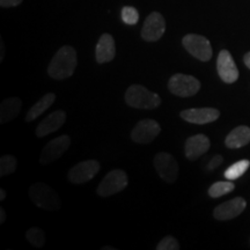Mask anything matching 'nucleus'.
I'll use <instances>...</instances> for the list:
<instances>
[{
	"label": "nucleus",
	"instance_id": "nucleus-4",
	"mask_svg": "<svg viewBox=\"0 0 250 250\" xmlns=\"http://www.w3.org/2000/svg\"><path fill=\"white\" fill-rule=\"evenodd\" d=\"M168 89L174 95L181 96V98H190L196 95L201 89V83L192 76L177 73L174 74L168 83Z\"/></svg>",
	"mask_w": 250,
	"mask_h": 250
},
{
	"label": "nucleus",
	"instance_id": "nucleus-3",
	"mask_svg": "<svg viewBox=\"0 0 250 250\" xmlns=\"http://www.w3.org/2000/svg\"><path fill=\"white\" fill-rule=\"evenodd\" d=\"M29 196L39 208L46 211H56L62 203L57 193L45 183H35L29 188Z\"/></svg>",
	"mask_w": 250,
	"mask_h": 250
},
{
	"label": "nucleus",
	"instance_id": "nucleus-21",
	"mask_svg": "<svg viewBox=\"0 0 250 250\" xmlns=\"http://www.w3.org/2000/svg\"><path fill=\"white\" fill-rule=\"evenodd\" d=\"M250 166L249 160H240L233 164L230 167H228L226 171H225V177L229 181H234L239 177H241L243 174L248 170Z\"/></svg>",
	"mask_w": 250,
	"mask_h": 250
},
{
	"label": "nucleus",
	"instance_id": "nucleus-6",
	"mask_svg": "<svg viewBox=\"0 0 250 250\" xmlns=\"http://www.w3.org/2000/svg\"><path fill=\"white\" fill-rule=\"evenodd\" d=\"M127 186V175L121 169H114L105 175L99 184L96 192L101 197H109L121 192Z\"/></svg>",
	"mask_w": 250,
	"mask_h": 250
},
{
	"label": "nucleus",
	"instance_id": "nucleus-23",
	"mask_svg": "<svg viewBox=\"0 0 250 250\" xmlns=\"http://www.w3.org/2000/svg\"><path fill=\"white\" fill-rule=\"evenodd\" d=\"M26 239L36 248H42L45 245V233L39 227H31L27 230Z\"/></svg>",
	"mask_w": 250,
	"mask_h": 250
},
{
	"label": "nucleus",
	"instance_id": "nucleus-10",
	"mask_svg": "<svg viewBox=\"0 0 250 250\" xmlns=\"http://www.w3.org/2000/svg\"><path fill=\"white\" fill-rule=\"evenodd\" d=\"M161 132V126L154 120H143L134 126L131 138L137 144H149Z\"/></svg>",
	"mask_w": 250,
	"mask_h": 250
},
{
	"label": "nucleus",
	"instance_id": "nucleus-25",
	"mask_svg": "<svg viewBox=\"0 0 250 250\" xmlns=\"http://www.w3.org/2000/svg\"><path fill=\"white\" fill-rule=\"evenodd\" d=\"M122 20H123L124 23L133 26L139 20L138 11L132 6H125V7L122 8Z\"/></svg>",
	"mask_w": 250,
	"mask_h": 250
},
{
	"label": "nucleus",
	"instance_id": "nucleus-7",
	"mask_svg": "<svg viewBox=\"0 0 250 250\" xmlns=\"http://www.w3.org/2000/svg\"><path fill=\"white\" fill-rule=\"evenodd\" d=\"M154 166L159 176L168 183H174L179 177V164L173 155L160 152L154 156Z\"/></svg>",
	"mask_w": 250,
	"mask_h": 250
},
{
	"label": "nucleus",
	"instance_id": "nucleus-1",
	"mask_svg": "<svg viewBox=\"0 0 250 250\" xmlns=\"http://www.w3.org/2000/svg\"><path fill=\"white\" fill-rule=\"evenodd\" d=\"M78 64L76 49L70 45L62 46L56 52L48 67L49 76L55 80H64L74 73Z\"/></svg>",
	"mask_w": 250,
	"mask_h": 250
},
{
	"label": "nucleus",
	"instance_id": "nucleus-16",
	"mask_svg": "<svg viewBox=\"0 0 250 250\" xmlns=\"http://www.w3.org/2000/svg\"><path fill=\"white\" fill-rule=\"evenodd\" d=\"M210 139L205 134H195L186 143V156L189 160H196L210 148Z\"/></svg>",
	"mask_w": 250,
	"mask_h": 250
},
{
	"label": "nucleus",
	"instance_id": "nucleus-2",
	"mask_svg": "<svg viewBox=\"0 0 250 250\" xmlns=\"http://www.w3.org/2000/svg\"><path fill=\"white\" fill-rule=\"evenodd\" d=\"M125 102L132 108L154 109L161 103L160 96L142 85H132L125 93Z\"/></svg>",
	"mask_w": 250,
	"mask_h": 250
},
{
	"label": "nucleus",
	"instance_id": "nucleus-30",
	"mask_svg": "<svg viewBox=\"0 0 250 250\" xmlns=\"http://www.w3.org/2000/svg\"><path fill=\"white\" fill-rule=\"evenodd\" d=\"M243 61H245L246 66L250 70V52H248V54L245 56V59H243Z\"/></svg>",
	"mask_w": 250,
	"mask_h": 250
},
{
	"label": "nucleus",
	"instance_id": "nucleus-28",
	"mask_svg": "<svg viewBox=\"0 0 250 250\" xmlns=\"http://www.w3.org/2000/svg\"><path fill=\"white\" fill-rule=\"evenodd\" d=\"M23 0H0V6L2 8H8V7H17L22 2Z\"/></svg>",
	"mask_w": 250,
	"mask_h": 250
},
{
	"label": "nucleus",
	"instance_id": "nucleus-33",
	"mask_svg": "<svg viewBox=\"0 0 250 250\" xmlns=\"http://www.w3.org/2000/svg\"><path fill=\"white\" fill-rule=\"evenodd\" d=\"M103 250H115L114 247H103Z\"/></svg>",
	"mask_w": 250,
	"mask_h": 250
},
{
	"label": "nucleus",
	"instance_id": "nucleus-31",
	"mask_svg": "<svg viewBox=\"0 0 250 250\" xmlns=\"http://www.w3.org/2000/svg\"><path fill=\"white\" fill-rule=\"evenodd\" d=\"M6 198V191L4 189H0V201H4Z\"/></svg>",
	"mask_w": 250,
	"mask_h": 250
},
{
	"label": "nucleus",
	"instance_id": "nucleus-29",
	"mask_svg": "<svg viewBox=\"0 0 250 250\" xmlns=\"http://www.w3.org/2000/svg\"><path fill=\"white\" fill-rule=\"evenodd\" d=\"M6 220V213H5V210L4 208H0V224H4Z\"/></svg>",
	"mask_w": 250,
	"mask_h": 250
},
{
	"label": "nucleus",
	"instance_id": "nucleus-22",
	"mask_svg": "<svg viewBox=\"0 0 250 250\" xmlns=\"http://www.w3.org/2000/svg\"><path fill=\"white\" fill-rule=\"evenodd\" d=\"M234 188H235V186H234V183L230 182L229 180L224 181V182H217L212 184L210 187V189H208V195H210L212 198H218V197L225 196L227 195V193L232 192Z\"/></svg>",
	"mask_w": 250,
	"mask_h": 250
},
{
	"label": "nucleus",
	"instance_id": "nucleus-27",
	"mask_svg": "<svg viewBox=\"0 0 250 250\" xmlns=\"http://www.w3.org/2000/svg\"><path fill=\"white\" fill-rule=\"evenodd\" d=\"M223 160H224V159H223V156H221V155H214L213 158L211 159V161L208 162L206 169H208V170H214L215 168H218L219 166L221 165Z\"/></svg>",
	"mask_w": 250,
	"mask_h": 250
},
{
	"label": "nucleus",
	"instance_id": "nucleus-5",
	"mask_svg": "<svg viewBox=\"0 0 250 250\" xmlns=\"http://www.w3.org/2000/svg\"><path fill=\"white\" fill-rule=\"evenodd\" d=\"M182 44L188 52L202 62H208L212 58V46L206 37L197 34H188L183 37Z\"/></svg>",
	"mask_w": 250,
	"mask_h": 250
},
{
	"label": "nucleus",
	"instance_id": "nucleus-15",
	"mask_svg": "<svg viewBox=\"0 0 250 250\" xmlns=\"http://www.w3.org/2000/svg\"><path fill=\"white\" fill-rule=\"evenodd\" d=\"M66 121V114L62 110H56L46 116L36 127V136L39 138L48 136V134L56 132L61 129Z\"/></svg>",
	"mask_w": 250,
	"mask_h": 250
},
{
	"label": "nucleus",
	"instance_id": "nucleus-14",
	"mask_svg": "<svg viewBox=\"0 0 250 250\" xmlns=\"http://www.w3.org/2000/svg\"><path fill=\"white\" fill-rule=\"evenodd\" d=\"M220 112L218 109L214 108H195V109H187L181 112V117L184 121L189 122L191 124H208L212 122L217 121Z\"/></svg>",
	"mask_w": 250,
	"mask_h": 250
},
{
	"label": "nucleus",
	"instance_id": "nucleus-9",
	"mask_svg": "<svg viewBox=\"0 0 250 250\" xmlns=\"http://www.w3.org/2000/svg\"><path fill=\"white\" fill-rule=\"evenodd\" d=\"M166 21L159 12H153L146 18L142 29V37L146 42H156L164 36Z\"/></svg>",
	"mask_w": 250,
	"mask_h": 250
},
{
	"label": "nucleus",
	"instance_id": "nucleus-12",
	"mask_svg": "<svg viewBox=\"0 0 250 250\" xmlns=\"http://www.w3.org/2000/svg\"><path fill=\"white\" fill-rule=\"evenodd\" d=\"M217 70L219 77L226 83H235L239 78V70H237L235 62L227 50H221L219 52L217 59Z\"/></svg>",
	"mask_w": 250,
	"mask_h": 250
},
{
	"label": "nucleus",
	"instance_id": "nucleus-20",
	"mask_svg": "<svg viewBox=\"0 0 250 250\" xmlns=\"http://www.w3.org/2000/svg\"><path fill=\"white\" fill-rule=\"evenodd\" d=\"M55 100H56L55 93H48L45 94L44 96H42V98H41L39 101H37L35 104L29 109V111L27 112L26 121L27 122L35 121L37 117H40L41 115L46 110V109H49L52 104H54Z\"/></svg>",
	"mask_w": 250,
	"mask_h": 250
},
{
	"label": "nucleus",
	"instance_id": "nucleus-32",
	"mask_svg": "<svg viewBox=\"0 0 250 250\" xmlns=\"http://www.w3.org/2000/svg\"><path fill=\"white\" fill-rule=\"evenodd\" d=\"M4 43L1 42V55H0V61L2 62V59H4Z\"/></svg>",
	"mask_w": 250,
	"mask_h": 250
},
{
	"label": "nucleus",
	"instance_id": "nucleus-17",
	"mask_svg": "<svg viewBox=\"0 0 250 250\" xmlns=\"http://www.w3.org/2000/svg\"><path fill=\"white\" fill-rule=\"evenodd\" d=\"M115 56H116V46H115L114 37L110 34H103L96 44V62L99 64H104V62H111Z\"/></svg>",
	"mask_w": 250,
	"mask_h": 250
},
{
	"label": "nucleus",
	"instance_id": "nucleus-24",
	"mask_svg": "<svg viewBox=\"0 0 250 250\" xmlns=\"http://www.w3.org/2000/svg\"><path fill=\"white\" fill-rule=\"evenodd\" d=\"M18 160L17 158L11 154H6L0 159V176H7V175L14 173L17 169Z\"/></svg>",
	"mask_w": 250,
	"mask_h": 250
},
{
	"label": "nucleus",
	"instance_id": "nucleus-8",
	"mask_svg": "<svg viewBox=\"0 0 250 250\" xmlns=\"http://www.w3.org/2000/svg\"><path fill=\"white\" fill-rule=\"evenodd\" d=\"M100 170V164L95 160L81 161L71 168L67 177L71 183L83 184L95 177Z\"/></svg>",
	"mask_w": 250,
	"mask_h": 250
},
{
	"label": "nucleus",
	"instance_id": "nucleus-18",
	"mask_svg": "<svg viewBox=\"0 0 250 250\" xmlns=\"http://www.w3.org/2000/svg\"><path fill=\"white\" fill-rule=\"evenodd\" d=\"M250 142V127L246 125L237 126L228 134L225 144L228 148H240L248 145Z\"/></svg>",
	"mask_w": 250,
	"mask_h": 250
},
{
	"label": "nucleus",
	"instance_id": "nucleus-13",
	"mask_svg": "<svg viewBox=\"0 0 250 250\" xmlns=\"http://www.w3.org/2000/svg\"><path fill=\"white\" fill-rule=\"evenodd\" d=\"M247 206L246 199L242 197H236V198L230 199V201L225 202L214 208L213 215L218 220H230V219L236 218L245 211Z\"/></svg>",
	"mask_w": 250,
	"mask_h": 250
},
{
	"label": "nucleus",
	"instance_id": "nucleus-26",
	"mask_svg": "<svg viewBox=\"0 0 250 250\" xmlns=\"http://www.w3.org/2000/svg\"><path fill=\"white\" fill-rule=\"evenodd\" d=\"M180 245L174 236H166L156 246V250H179Z\"/></svg>",
	"mask_w": 250,
	"mask_h": 250
},
{
	"label": "nucleus",
	"instance_id": "nucleus-19",
	"mask_svg": "<svg viewBox=\"0 0 250 250\" xmlns=\"http://www.w3.org/2000/svg\"><path fill=\"white\" fill-rule=\"evenodd\" d=\"M22 108V101L19 98H8L0 105V123L5 124L14 120Z\"/></svg>",
	"mask_w": 250,
	"mask_h": 250
},
{
	"label": "nucleus",
	"instance_id": "nucleus-11",
	"mask_svg": "<svg viewBox=\"0 0 250 250\" xmlns=\"http://www.w3.org/2000/svg\"><path fill=\"white\" fill-rule=\"evenodd\" d=\"M71 145V138L67 134H62L61 137L52 139L48 145L43 148L42 154H41V164L48 165L50 162L57 160L67 151Z\"/></svg>",
	"mask_w": 250,
	"mask_h": 250
}]
</instances>
